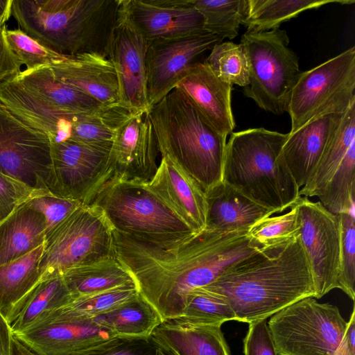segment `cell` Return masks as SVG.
Listing matches in <instances>:
<instances>
[{"label": "cell", "mask_w": 355, "mask_h": 355, "mask_svg": "<svg viewBox=\"0 0 355 355\" xmlns=\"http://www.w3.org/2000/svg\"><path fill=\"white\" fill-rule=\"evenodd\" d=\"M115 255L133 277L139 293L163 321L179 318L187 296L261 247L248 230H204L175 242L156 244L114 232Z\"/></svg>", "instance_id": "6da1fadb"}, {"label": "cell", "mask_w": 355, "mask_h": 355, "mask_svg": "<svg viewBox=\"0 0 355 355\" xmlns=\"http://www.w3.org/2000/svg\"><path fill=\"white\" fill-rule=\"evenodd\" d=\"M225 300L236 320H266L306 297H315L313 277L299 236L261 248L198 288Z\"/></svg>", "instance_id": "7a4b0ae2"}, {"label": "cell", "mask_w": 355, "mask_h": 355, "mask_svg": "<svg viewBox=\"0 0 355 355\" xmlns=\"http://www.w3.org/2000/svg\"><path fill=\"white\" fill-rule=\"evenodd\" d=\"M121 0H12L19 29L64 56L108 58Z\"/></svg>", "instance_id": "3957f363"}, {"label": "cell", "mask_w": 355, "mask_h": 355, "mask_svg": "<svg viewBox=\"0 0 355 355\" xmlns=\"http://www.w3.org/2000/svg\"><path fill=\"white\" fill-rule=\"evenodd\" d=\"M160 157L167 155L205 193L223 182L227 136L174 88L148 111Z\"/></svg>", "instance_id": "277c9868"}, {"label": "cell", "mask_w": 355, "mask_h": 355, "mask_svg": "<svg viewBox=\"0 0 355 355\" xmlns=\"http://www.w3.org/2000/svg\"><path fill=\"white\" fill-rule=\"evenodd\" d=\"M287 137L263 128L232 132L225 147L223 182L274 213L293 207L301 196L282 156Z\"/></svg>", "instance_id": "5b68a950"}, {"label": "cell", "mask_w": 355, "mask_h": 355, "mask_svg": "<svg viewBox=\"0 0 355 355\" xmlns=\"http://www.w3.org/2000/svg\"><path fill=\"white\" fill-rule=\"evenodd\" d=\"M90 205L104 213L114 232L135 239L164 244L196 233L150 189L148 182L116 173Z\"/></svg>", "instance_id": "8992f818"}, {"label": "cell", "mask_w": 355, "mask_h": 355, "mask_svg": "<svg viewBox=\"0 0 355 355\" xmlns=\"http://www.w3.org/2000/svg\"><path fill=\"white\" fill-rule=\"evenodd\" d=\"M289 42L286 31L279 28L246 31L241 38L249 72L243 94L275 114L287 112L292 91L302 72Z\"/></svg>", "instance_id": "52a82bcc"}, {"label": "cell", "mask_w": 355, "mask_h": 355, "mask_svg": "<svg viewBox=\"0 0 355 355\" xmlns=\"http://www.w3.org/2000/svg\"><path fill=\"white\" fill-rule=\"evenodd\" d=\"M116 257L114 230L98 207L80 205L46 235L40 282L76 266Z\"/></svg>", "instance_id": "ba28073f"}, {"label": "cell", "mask_w": 355, "mask_h": 355, "mask_svg": "<svg viewBox=\"0 0 355 355\" xmlns=\"http://www.w3.org/2000/svg\"><path fill=\"white\" fill-rule=\"evenodd\" d=\"M347 322L336 306L309 297L280 310L268 324L279 355H336Z\"/></svg>", "instance_id": "9c48e42d"}, {"label": "cell", "mask_w": 355, "mask_h": 355, "mask_svg": "<svg viewBox=\"0 0 355 355\" xmlns=\"http://www.w3.org/2000/svg\"><path fill=\"white\" fill-rule=\"evenodd\" d=\"M355 46L302 71L287 110L293 132L311 120L344 112L355 100Z\"/></svg>", "instance_id": "30bf717a"}, {"label": "cell", "mask_w": 355, "mask_h": 355, "mask_svg": "<svg viewBox=\"0 0 355 355\" xmlns=\"http://www.w3.org/2000/svg\"><path fill=\"white\" fill-rule=\"evenodd\" d=\"M0 173L53 196L49 137L14 116L0 103Z\"/></svg>", "instance_id": "8fae6325"}, {"label": "cell", "mask_w": 355, "mask_h": 355, "mask_svg": "<svg viewBox=\"0 0 355 355\" xmlns=\"http://www.w3.org/2000/svg\"><path fill=\"white\" fill-rule=\"evenodd\" d=\"M51 144L53 196L89 205L115 173L110 150L73 141Z\"/></svg>", "instance_id": "7c38bea8"}, {"label": "cell", "mask_w": 355, "mask_h": 355, "mask_svg": "<svg viewBox=\"0 0 355 355\" xmlns=\"http://www.w3.org/2000/svg\"><path fill=\"white\" fill-rule=\"evenodd\" d=\"M299 211V237L312 272L315 295L320 299L337 288L340 269V223L338 214L306 197L295 205Z\"/></svg>", "instance_id": "4fadbf2b"}, {"label": "cell", "mask_w": 355, "mask_h": 355, "mask_svg": "<svg viewBox=\"0 0 355 355\" xmlns=\"http://www.w3.org/2000/svg\"><path fill=\"white\" fill-rule=\"evenodd\" d=\"M223 39L202 32L182 37L150 42L146 57L148 108L173 90L199 57Z\"/></svg>", "instance_id": "5bb4252c"}, {"label": "cell", "mask_w": 355, "mask_h": 355, "mask_svg": "<svg viewBox=\"0 0 355 355\" xmlns=\"http://www.w3.org/2000/svg\"><path fill=\"white\" fill-rule=\"evenodd\" d=\"M40 355H67L99 345L116 336L92 318L71 316L60 309L14 335Z\"/></svg>", "instance_id": "9a60e30c"}, {"label": "cell", "mask_w": 355, "mask_h": 355, "mask_svg": "<svg viewBox=\"0 0 355 355\" xmlns=\"http://www.w3.org/2000/svg\"><path fill=\"white\" fill-rule=\"evenodd\" d=\"M150 42L119 8L108 59L117 77L119 104L129 111H149L146 57Z\"/></svg>", "instance_id": "2e32d148"}, {"label": "cell", "mask_w": 355, "mask_h": 355, "mask_svg": "<svg viewBox=\"0 0 355 355\" xmlns=\"http://www.w3.org/2000/svg\"><path fill=\"white\" fill-rule=\"evenodd\" d=\"M115 173L149 182L159 164L160 153L148 111H135L118 127L111 147Z\"/></svg>", "instance_id": "e0dca14e"}, {"label": "cell", "mask_w": 355, "mask_h": 355, "mask_svg": "<svg viewBox=\"0 0 355 355\" xmlns=\"http://www.w3.org/2000/svg\"><path fill=\"white\" fill-rule=\"evenodd\" d=\"M148 185L195 232L205 230V193L169 157H160L158 168Z\"/></svg>", "instance_id": "ac0fdd59"}, {"label": "cell", "mask_w": 355, "mask_h": 355, "mask_svg": "<svg viewBox=\"0 0 355 355\" xmlns=\"http://www.w3.org/2000/svg\"><path fill=\"white\" fill-rule=\"evenodd\" d=\"M175 88L192 101L218 132L226 136L233 132L232 85L218 78L205 62L190 67Z\"/></svg>", "instance_id": "d6986e66"}, {"label": "cell", "mask_w": 355, "mask_h": 355, "mask_svg": "<svg viewBox=\"0 0 355 355\" xmlns=\"http://www.w3.org/2000/svg\"><path fill=\"white\" fill-rule=\"evenodd\" d=\"M119 8L130 24L150 42L205 31L203 17L193 6L166 8L148 4L143 0H121Z\"/></svg>", "instance_id": "ffe728a7"}, {"label": "cell", "mask_w": 355, "mask_h": 355, "mask_svg": "<svg viewBox=\"0 0 355 355\" xmlns=\"http://www.w3.org/2000/svg\"><path fill=\"white\" fill-rule=\"evenodd\" d=\"M344 112L322 115L288 133L282 156L300 189L314 171Z\"/></svg>", "instance_id": "44dd1931"}, {"label": "cell", "mask_w": 355, "mask_h": 355, "mask_svg": "<svg viewBox=\"0 0 355 355\" xmlns=\"http://www.w3.org/2000/svg\"><path fill=\"white\" fill-rule=\"evenodd\" d=\"M50 67L58 80L102 105H120L116 71L108 58L90 53L67 56Z\"/></svg>", "instance_id": "7402d4cb"}, {"label": "cell", "mask_w": 355, "mask_h": 355, "mask_svg": "<svg viewBox=\"0 0 355 355\" xmlns=\"http://www.w3.org/2000/svg\"><path fill=\"white\" fill-rule=\"evenodd\" d=\"M207 230L230 232L249 230L275 214L222 182L205 192Z\"/></svg>", "instance_id": "603a6c76"}, {"label": "cell", "mask_w": 355, "mask_h": 355, "mask_svg": "<svg viewBox=\"0 0 355 355\" xmlns=\"http://www.w3.org/2000/svg\"><path fill=\"white\" fill-rule=\"evenodd\" d=\"M153 335L176 355H231L220 324L164 320Z\"/></svg>", "instance_id": "cb8c5ba5"}, {"label": "cell", "mask_w": 355, "mask_h": 355, "mask_svg": "<svg viewBox=\"0 0 355 355\" xmlns=\"http://www.w3.org/2000/svg\"><path fill=\"white\" fill-rule=\"evenodd\" d=\"M44 244L0 266V313L11 325L41 282L39 262Z\"/></svg>", "instance_id": "d4e9b609"}, {"label": "cell", "mask_w": 355, "mask_h": 355, "mask_svg": "<svg viewBox=\"0 0 355 355\" xmlns=\"http://www.w3.org/2000/svg\"><path fill=\"white\" fill-rule=\"evenodd\" d=\"M46 223L43 214L26 205L19 206L0 223V266L43 245Z\"/></svg>", "instance_id": "484cf974"}, {"label": "cell", "mask_w": 355, "mask_h": 355, "mask_svg": "<svg viewBox=\"0 0 355 355\" xmlns=\"http://www.w3.org/2000/svg\"><path fill=\"white\" fill-rule=\"evenodd\" d=\"M61 275L74 300L119 287L137 286L116 257L73 266Z\"/></svg>", "instance_id": "4316f807"}, {"label": "cell", "mask_w": 355, "mask_h": 355, "mask_svg": "<svg viewBox=\"0 0 355 355\" xmlns=\"http://www.w3.org/2000/svg\"><path fill=\"white\" fill-rule=\"evenodd\" d=\"M15 78L31 92L63 110L89 112L103 106L94 98L58 80L50 66L24 69Z\"/></svg>", "instance_id": "83f0119b"}, {"label": "cell", "mask_w": 355, "mask_h": 355, "mask_svg": "<svg viewBox=\"0 0 355 355\" xmlns=\"http://www.w3.org/2000/svg\"><path fill=\"white\" fill-rule=\"evenodd\" d=\"M116 336H148L163 322L157 309L139 293L92 318Z\"/></svg>", "instance_id": "f1b7e54d"}, {"label": "cell", "mask_w": 355, "mask_h": 355, "mask_svg": "<svg viewBox=\"0 0 355 355\" xmlns=\"http://www.w3.org/2000/svg\"><path fill=\"white\" fill-rule=\"evenodd\" d=\"M354 141L355 100L344 112L309 180L300 188L301 197H318L322 193Z\"/></svg>", "instance_id": "f546056e"}, {"label": "cell", "mask_w": 355, "mask_h": 355, "mask_svg": "<svg viewBox=\"0 0 355 355\" xmlns=\"http://www.w3.org/2000/svg\"><path fill=\"white\" fill-rule=\"evenodd\" d=\"M351 4L352 0H248L243 25L247 31L263 32L279 28L300 13L328 3Z\"/></svg>", "instance_id": "4dcf8cb0"}, {"label": "cell", "mask_w": 355, "mask_h": 355, "mask_svg": "<svg viewBox=\"0 0 355 355\" xmlns=\"http://www.w3.org/2000/svg\"><path fill=\"white\" fill-rule=\"evenodd\" d=\"M74 300L62 275L41 282L34 289L25 306L11 324L13 335L28 329L48 313Z\"/></svg>", "instance_id": "1f68e13d"}, {"label": "cell", "mask_w": 355, "mask_h": 355, "mask_svg": "<svg viewBox=\"0 0 355 355\" xmlns=\"http://www.w3.org/2000/svg\"><path fill=\"white\" fill-rule=\"evenodd\" d=\"M193 6L203 17L205 31L232 40L243 25L248 0H193Z\"/></svg>", "instance_id": "d6a6232c"}, {"label": "cell", "mask_w": 355, "mask_h": 355, "mask_svg": "<svg viewBox=\"0 0 355 355\" xmlns=\"http://www.w3.org/2000/svg\"><path fill=\"white\" fill-rule=\"evenodd\" d=\"M318 197L320 204L332 214L354 211L355 141L352 144L338 168Z\"/></svg>", "instance_id": "836d02e7"}, {"label": "cell", "mask_w": 355, "mask_h": 355, "mask_svg": "<svg viewBox=\"0 0 355 355\" xmlns=\"http://www.w3.org/2000/svg\"><path fill=\"white\" fill-rule=\"evenodd\" d=\"M204 62L222 81L243 87L248 85V62L240 44L232 42L217 44Z\"/></svg>", "instance_id": "e575fe53"}, {"label": "cell", "mask_w": 355, "mask_h": 355, "mask_svg": "<svg viewBox=\"0 0 355 355\" xmlns=\"http://www.w3.org/2000/svg\"><path fill=\"white\" fill-rule=\"evenodd\" d=\"M176 318L194 324L222 325L225 322L236 320V315L225 300L196 288L188 294L182 313Z\"/></svg>", "instance_id": "d590c367"}, {"label": "cell", "mask_w": 355, "mask_h": 355, "mask_svg": "<svg viewBox=\"0 0 355 355\" xmlns=\"http://www.w3.org/2000/svg\"><path fill=\"white\" fill-rule=\"evenodd\" d=\"M300 231L299 211L294 205L286 214L257 221L248 230V234L261 248H265L298 236Z\"/></svg>", "instance_id": "8d00e7d4"}, {"label": "cell", "mask_w": 355, "mask_h": 355, "mask_svg": "<svg viewBox=\"0 0 355 355\" xmlns=\"http://www.w3.org/2000/svg\"><path fill=\"white\" fill-rule=\"evenodd\" d=\"M67 355H176L153 334L116 336L99 345Z\"/></svg>", "instance_id": "74e56055"}, {"label": "cell", "mask_w": 355, "mask_h": 355, "mask_svg": "<svg viewBox=\"0 0 355 355\" xmlns=\"http://www.w3.org/2000/svg\"><path fill=\"white\" fill-rule=\"evenodd\" d=\"M138 293L135 286L119 287L77 298L60 309L71 316L93 318L109 311Z\"/></svg>", "instance_id": "f35d334b"}, {"label": "cell", "mask_w": 355, "mask_h": 355, "mask_svg": "<svg viewBox=\"0 0 355 355\" xmlns=\"http://www.w3.org/2000/svg\"><path fill=\"white\" fill-rule=\"evenodd\" d=\"M4 36L22 65H26V69L50 66L67 57L42 46L19 28L8 30L5 27Z\"/></svg>", "instance_id": "ab89813d"}, {"label": "cell", "mask_w": 355, "mask_h": 355, "mask_svg": "<svg viewBox=\"0 0 355 355\" xmlns=\"http://www.w3.org/2000/svg\"><path fill=\"white\" fill-rule=\"evenodd\" d=\"M340 223V269L337 288L354 300L355 217L354 211L338 214Z\"/></svg>", "instance_id": "60d3db41"}, {"label": "cell", "mask_w": 355, "mask_h": 355, "mask_svg": "<svg viewBox=\"0 0 355 355\" xmlns=\"http://www.w3.org/2000/svg\"><path fill=\"white\" fill-rule=\"evenodd\" d=\"M26 205L43 214L46 223V235L69 216L82 204L78 201L57 197L51 194L35 196Z\"/></svg>", "instance_id": "b9f144b4"}, {"label": "cell", "mask_w": 355, "mask_h": 355, "mask_svg": "<svg viewBox=\"0 0 355 355\" xmlns=\"http://www.w3.org/2000/svg\"><path fill=\"white\" fill-rule=\"evenodd\" d=\"M43 194L0 173V223L19 206Z\"/></svg>", "instance_id": "7bdbcfd3"}, {"label": "cell", "mask_w": 355, "mask_h": 355, "mask_svg": "<svg viewBox=\"0 0 355 355\" xmlns=\"http://www.w3.org/2000/svg\"><path fill=\"white\" fill-rule=\"evenodd\" d=\"M243 343L245 355H279L266 320L249 323Z\"/></svg>", "instance_id": "ee69618b"}, {"label": "cell", "mask_w": 355, "mask_h": 355, "mask_svg": "<svg viewBox=\"0 0 355 355\" xmlns=\"http://www.w3.org/2000/svg\"><path fill=\"white\" fill-rule=\"evenodd\" d=\"M4 28L0 30V84L17 76L22 65L7 43Z\"/></svg>", "instance_id": "f6af8a7d"}, {"label": "cell", "mask_w": 355, "mask_h": 355, "mask_svg": "<svg viewBox=\"0 0 355 355\" xmlns=\"http://www.w3.org/2000/svg\"><path fill=\"white\" fill-rule=\"evenodd\" d=\"M336 355H355V309L354 306L347 322L343 339L337 349Z\"/></svg>", "instance_id": "bcb514c9"}, {"label": "cell", "mask_w": 355, "mask_h": 355, "mask_svg": "<svg viewBox=\"0 0 355 355\" xmlns=\"http://www.w3.org/2000/svg\"><path fill=\"white\" fill-rule=\"evenodd\" d=\"M12 336L10 324L0 313V355H10Z\"/></svg>", "instance_id": "7dc6e473"}, {"label": "cell", "mask_w": 355, "mask_h": 355, "mask_svg": "<svg viewBox=\"0 0 355 355\" xmlns=\"http://www.w3.org/2000/svg\"><path fill=\"white\" fill-rule=\"evenodd\" d=\"M145 3L160 8H176L193 6V0H143Z\"/></svg>", "instance_id": "c3c4849f"}, {"label": "cell", "mask_w": 355, "mask_h": 355, "mask_svg": "<svg viewBox=\"0 0 355 355\" xmlns=\"http://www.w3.org/2000/svg\"><path fill=\"white\" fill-rule=\"evenodd\" d=\"M10 355H40L18 340L14 335L11 341Z\"/></svg>", "instance_id": "681fc988"}, {"label": "cell", "mask_w": 355, "mask_h": 355, "mask_svg": "<svg viewBox=\"0 0 355 355\" xmlns=\"http://www.w3.org/2000/svg\"><path fill=\"white\" fill-rule=\"evenodd\" d=\"M12 0H0V30L11 16Z\"/></svg>", "instance_id": "f907efd6"}]
</instances>
